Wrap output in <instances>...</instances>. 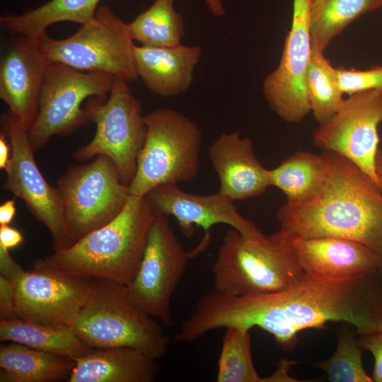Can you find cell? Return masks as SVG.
<instances>
[{
  "label": "cell",
  "instance_id": "obj_1",
  "mask_svg": "<svg viewBox=\"0 0 382 382\" xmlns=\"http://www.w3.org/2000/svg\"><path fill=\"white\" fill-rule=\"evenodd\" d=\"M377 274L340 280L304 272L283 290L252 296L214 290L198 299L181 325L182 333L193 342L216 329L257 327L288 351L296 345L300 331L324 328L328 322L349 323L360 335L372 333L382 325V287Z\"/></svg>",
  "mask_w": 382,
  "mask_h": 382
},
{
  "label": "cell",
  "instance_id": "obj_2",
  "mask_svg": "<svg viewBox=\"0 0 382 382\" xmlns=\"http://www.w3.org/2000/svg\"><path fill=\"white\" fill-rule=\"evenodd\" d=\"M325 153L328 170L322 187L306 202H286L279 208V230L291 238L352 239L382 259V191L348 159Z\"/></svg>",
  "mask_w": 382,
  "mask_h": 382
},
{
  "label": "cell",
  "instance_id": "obj_3",
  "mask_svg": "<svg viewBox=\"0 0 382 382\" xmlns=\"http://www.w3.org/2000/svg\"><path fill=\"white\" fill-rule=\"evenodd\" d=\"M155 216L146 197L129 195L115 219L41 261L79 278L127 286L137 273Z\"/></svg>",
  "mask_w": 382,
  "mask_h": 382
},
{
  "label": "cell",
  "instance_id": "obj_4",
  "mask_svg": "<svg viewBox=\"0 0 382 382\" xmlns=\"http://www.w3.org/2000/svg\"><path fill=\"white\" fill-rule=\"evenodd\" d=\"M214 290L237 296L279 291L304 273L284 234L245 236L231 228L213 265Z\"/></svg>",
  "mask_w": 382,
  "mask_h": 382
},
{
  "label": "cell",
  "instance_id": "obj_5",
  "mask_svg": "<svg viewBox=\"0 0 382 382\" xmlns=\"http://www.w3.org/2000/svg\"><path fill=\"white\" fill-rule=\"evenodd\" d=\"M71 328L91 349L131 347L156 359L166 355L170 344L163 325L130 301L125 286L105 279H91Z\"/></svg>",
  "mask_w": 382,
  "mask_h": 382
},
{
  "label": "cell",
  "instance_id": "obj_6",
  "mask_svg": "<svg viewBox=\"0 0 382 382\" xmlns=\"http://www.w3.org/2000/svg\"><path fill=\"white\" fill-rule=\"evenodd\" d=\"M144 122L146 138L129 185V195L145 197L159 185L195 179L203 141L197 123L169 108L150 111L144 115Z\"/></svg>",
  "mask_w": 382,
  "mask_h": 382
},
{
  "label": "cell",
  "instance_id": "obj_7",
  "mask_svg": "<svg viewBox=\"0 0 382 382\" xmlns=\"http://www.w3.org/2000/svg\"><path fill=\"white\" fill-rule=\"evenodd\" d=\"M42 51L50 62L65 64L86 72H99L127 83L139 76L135 62V44L128 23L106 5L94 18L72 35L61 40L39 36Z\"/></svg>",
  "mask_w": 382,
  "mask_h": 382
},
{
  "label": "cell",
  "instance_id": "obj_8",
  "mask_svg": "<svg viewBox=\"0 0 382 382\" xmlns=\"http://www.w3.org/2000/svg\"><path fill=\"white\" fill-rule=\"evenodd\" d=\"M128 83L116 79L108 97L93 98L86 103L88 121L96 124V131L92 140L74 154V158L81 162L98 155L108 156L127 186L134 178L146 134L141 105Z\"/></svg>",
  "mask_w": 382,
  "mask_h": 382
},
{
  "label": "cell",
  "instance_id": "obj_9",
  "mask_svg": "<svg viewBox=\"0 0 382 382\" xmlns=\"http://www.w3.org/2000/svg\"><path fill=\"white\" fill-rule=\"evenodd\" d=\"M71 245L115 219L129 196V186L106 156L88 163L71 166L57 187Z\"/></svg>",
  "mask_w": 382,
  "mask_h": 382
},
{
  "label": "cell",
  "instance_id": "obj_10",
  "mask_svg": "<svg viewBox=\"0 0 382 382\" xmlns=\"http://www.w3.org/2000/svg\"><path fill=\"white\" fill-rule=\"evenodd\" d=\"M116 79L107 74L50 62L37 113L28 129L33 151L41 149L52 137L69 134L89 122L86 103L93 98L108 97Z\"/></svg>",
  "mask_w": 382,
  "mask_h": 382
},
{
  "label": "cell",
  "instance_id": "obj_11",
  "mask_svg": "<svg viewBox=\"0 0 382 382\" xmlns=\"http://www.w3.org/2000/svg\"><path fill=\"white\" fill-rule=\"evenodd\" d=\"M192 256V251L185 250L167 216L156 214L137 273L125 286L130 301L163 326L171 327V299Z\"/></svg>",
  "mask_w": 382,
  "mask_h": 382
},
{
  "label": "cell",
  "instance_id": "obj_12",
  "mask_svg": "<svg viewBox=\"0 0 382 382\" xmlns=\"http://www.w3.org/2000/svg\"><path fill=\"white\" fill-rule=\"evenodd\" d=\"M11 154L5 171L3 189L21 199L30 212L51 233L54 250L66 248L71 242L66 228L62 197L41 173L28 138V128L9 112L1 117Z\"/></svg>",
  "mask_w": 382,
  "mask_h": 382
},
{
  "label": "cell",
  "instance_id": "obj_13",
  "mask_svg": "<svg viewBox=\"0 0 382 382\" xmlns=\"http://www.w3.org/2000/svg\"><path fill=\"white\" fill-rule=\"evenodd\" d=\"M382 123V91L356 93L337 112L319 123L313 135L316 147L339 154L369 175L381 190L376 171L379 150L378 128Z\"/></svg>",
  "mask_w": 382,
  "mask_h": 382
},
{
  "label": "cell",
  "instance_id": "obj_14",
  "mask_svg": "<svg viewBox=\"0 0 382 382\" xmlns=\"http://www.w3.org/2000/svg\"><path fill=\"white\" fill-rule=\"evenodd\" d=\"M309 21L310 0H293L291 24L280 62L262 83L267 103L289 123L299 122L311 112L306 89L313 52Z\"/></svg>",
  "mask_w": 382,
  "mask_h": 382
},
{
  "label": "cell",
  "instance_id": "obj_15",
  "mask_svg": "<svg viewBox=\"0 0 382 382\" xmlns=\"http://www.w3.org/2000/svg\"><path fill=\"white\" fill-rule=\"evenodd\" d=\"M91 289V279L52 269L39 260L16 282V317L43 325L71 327Z\"/></svg>",
  "mask_w": 382,
  "mask_h": 382
},
{
  "label": "cell",
  "instance_id": "obj_16",
  "mask_svg": "<svg viewBox=\"0 0 382 382\" xmlns=\"http://www.w3.org/2000/svg\"><path fill=\"white\" fill-rule=\"evenodd\" d=\"M145 197L156 214L173 216L186 237L193 236L195 226L203 229L204 237L193 250L196 254L207 247L210 229L216 224H227L248 237L262 232L255 223L240 214L234 202L218 192L194 195L182 190L178 185L167 184L156 187Z\"/></svg>",
  "mask_w": 382,
  "mask_h": 382
},
{
  "label": "cell",
  "instance_id": "obj_17",
  "mask_svg": "<svg viewBox=\"0 0 382 382\" xmlns=\"http://www.w3.org/2000/svg\"><path fill=\"white\" fill-rule=\"evenodd\" d=\"M17 36L1 59L0 98L8 112L29 129L37 113L50 62L42 50L39 37Z\"/></svg>",
  "mask_w": 382,
  "mask_h": 382
},
{
  "label": "cell",
  "instance_id": "obj_18",
  "mask_svg": "<svg viewBox=\"0 0 382 382\" xmlns=\"http://www.w3.org/2000/svg\"><path fill=\"white\" fill-rule=\"evenodd\" d=\"M284 236L304 272L348 280L382 272L380 256L358 241L335 236L303 238Z\"/></svg>",
  "mask_w": 382,
  "mask_h": 382
},
{
  "label": "cell",
  "instance_id": "obj_19",
  "mask_svg": "<svg viewBox=\"0 0 382 382\" xmlns=\"http://www.w3.org/2000/svg\"><path fill=\"white\" fill-rule=\"evenodd\" d=\"M208 156L220 181L217 192L235 202L255 197L270 187L268 169L257 159L252 140L238 131L221 133Z\"/></svg>",
  "mask_w": 382,
  "mask_h": 382
},
{
  "label": "cell",
  "instance_id": "obj_20",
  "mask_svg": "<svg viewBox=\"0 0 382 382\" xmlns=\"http://www.w3.org/2000/svg\"><path fill=\"white\" fill-rule=\"evenodd\" d=\"M134 52L139 78L150 91L163 97L176 96L190 88L202 55L200 47L182 44L171 47L135 45Z\"/></svg>",
  "mask_w": 382,
  "mask_h": 382
},
{
  "label": "cell",
  "instance_id": "obj_21",
  "mask_svg": "<svg viewBox=\"0 0 382 382\" xmlns=\"http://www.w3.org/2000/svg\"><path fill=\"white\" fill-rule=\"evenodd\" d=\"M70 358L75 365L69 382H153L159 372L156 359L131 347L93 349Z\"/></svg>",
  "mask_w": 382,
  "mask_h": 382
},
{
  "label": "cell",
  "instance_id": "obj_22",
  "mask_svg": "<svg viewBox=\"0 0 382 382\" xmlns=\"http://www.w3.org/2000/svg\"><path fill=\"white\" fill-rule=\"evenodd\" d=\"M70 358L12 342L0 347L1 382H50L69 379Z\"/></svg>",
  "mask_w": 382,
  "mask_h": 382
},
{
  "label": "cell",
  "instance_id": "obj_23",
  "mask_svg": "<svg viewBox=\"0 0 382 382\" xmlns=\"http://www.w3.org/2000/svg\"><path fill=\"white\" fill-rule=\"evenodd\" d=\"M328 170L325 151L315 154L299 151L268 170L270 186L279 189L287 202L300 204L313 198L322 187Z\"/></svg>",
  "mask_w": 382,
  "mask_h": 382
},
{
  "label": "cell",
  "instance_id": "obj_24",
  "mask_svg": "<svg viewBox=\"0 0 382 382\" xmlns=\"http://www.w3.org/2000/svg\"><path fill=\"white\" fill-rule=\"evenodd\" d=\"M100 1L50 0L24 13L3 15L0 25L12 35L39 37L57 23L86 24L94 18Z\"/></svg>",
  "mask_w": 382,
  "mask_h": 382
},
{
  "label": "cell",
  "instance_id": "obj_25",
  "mask_svg": "<svg viewBox=\"0 0 382 382\" xmlns=\"http://www.w3.org/2000/svg\"><path fill=\"white\" fill-rule=\"evenodd\" d=\"M0 340L66 357H79L90 352L70 326L47 325L18 317L0 320Z\"/></svg>",
  "mask_w": 382,
  "mask_h": 382
},
{
  "label": "cell",
  "instance_id": "obj_26",
  "mask_svg": "<svg viewBox=\"0 0 382 382\" xmlns=\"http://www.w3.org/2000/svg\"><path fill=\"white\" fill-rule=\"evenodd\" d=\"M382 7V0H310L313 51L324 53L331 42L359 17Z\"/></svg>",
  "mask_w": 382,
  "mask_h": 382
},
{
  "label": "cell",
  "instance_id": "obj_27",
  "mask_svg": "<svg viewBox=\"0 0 382 382\" xmlns=\"http://www.w3.org/2000/svg\"><path fill=\"white\" fill-rule=\"evenodd\" d=\"M128 27L133 40L144 45L175 46L181 44L185 33L183 18L175 11L173 0H154Z\"/></svg>",
  "mask_w": 382,
  "mask_h": 382
},
{
  "label": "cell",
  "instance_id": "obj_28",
  "mask_svg": "<svg viewBox=\"0 0 382 382\" xmlns=\"http://www.w3.org/2000/svg\"><path fill=\"white\" fill-rule=\"evenodd\" d=\"M218 359L217 382H267L257 372L252 359L250 330L229 326Z\"/></svg>",
  "mask_w": 382,
  "mask_h": 382
},
{
  "label": "cell",
  "instance_id": "obj_29",
  "mask_svg": "<svg viewBox=\"0 0 382 382\" xmlns=\"http://www.w3.org/2000/svg\"><path fill=\"white\" fill-rule=\"evenodd\" d=\"M334 69L323 53L313 51L307 71L306 89L311 112L319 123L333 116L345 100Z\"/></svg>",
  "mask_w": 382,
  "mask_h": 382
},
{
  "label": "cell",
  "instance_id": "obj_30",
  "mask_svg": "<svg viewBox=\"0 0 382 382\" xmlns=\"http://www.w3.org/2000/svg\"><path fill=\"white\" fill-rule=\"evenodd\" d=\"M337 347L328 359L316 362L313 366L323 370L330 382H372L362 362V349L358 340L349 329L337 333Z\"/></svg>",
  "mask_w": 382,
  "mask_h": 382
},
{
  "label": "cell",
  "instance_id": "obj_31",
  "mask_svg": "<svg viewBox=\"0 0 382 382\" xmlns=\"http://www.w3.org/2000/svg\"><path fill=\"white\" fill-rule=\"evenodd\" d=\"M337 84L345 94L377 90L382 91V66L366 70L334 69Z\"/></svg>",
  "mask_w": 382,
  "mask_h": 382
},
{
  "label": "cell",
  "instance_id": "obj_32",
  "mask_svg": "<svg viewBox=\"0 0 382 382\" xmlns=\"http://www.w3.org/2000/svg\"><path fill=\"white\" fill-rule=\"evenodd\" d=\"M360 346L369 351L374 359L372 378L375 382H382V325L379 330L361 335L358 339Z\"/></svg>",
  "mask_w": 382,
  "mask_h": 382
},
{
  "label": "cell",
  "instance_id": "obj_33",
  "mask_svg": "<svg viewBox=\"0 0 382 382\" xmlns=\"http://www.w3.org/2000/svg\"><path fill=\"white\" fill-rule=\"evenodd\" d=\"M16 283L0 275V317L8 319L16 317L15 311Z\"/></svg>",
  "mask_w": 382,
  "mask_h": 382
},
{
  "label": "cell",
  "instance_id": "obj_34",
  "mask_svg": "<svg viewBox=\"0 0 382 382\" xmlns=\"http://www.w3.org/2000/svg\"><path fill=\"white\" fill-rule=\"evenodd\" d=\"M0 272L1 275L15 283L25 272L11 257L9 250L2 245H0Z\"/></svg>",
  "mask_w": 382,
  "mask_h": 382
},
{
  "label": "cell",
  "instance_id": "obj_35",
  "mask_svg": "<svg viewBox=\"0 0 382 382\" xmlns=\"http://www.w3.org/2000/svg\"><path fill=\"white\" fill-rule=\"evenodd\" d=\"M23 241L20 231L8 225H0V245L9 250L18 246Z\"/></svg>",
  "mask_w": 382,
  "mask_h": 382
},
{
  "label": "cell",
  "instance_id": "obj_36",
  "mask_svg": "<svg viewBox=\"0 0 382 382\" xmlns=\"http://www.w3.org/2000/svg\"><path fill=\"white\" fill-rule=\"evenodd\" d=\"M295 362L288 359H282L277 363V369L270 376H267V382H299L300 380L290 376L289 371Z\"/></svg>",
  "mask_w": 382,
  "mask_h": 382
},
{
  "label": "cell",
  "instance_id": "obj_37",
  "mask_svg": "<svg viewBox=\"0 0 382 382\" xmlns=\"http://www.w3.org/2000/svg\"><path fill=\"white\" fill-rule=\"evenodd\" d=\"M16 208L14 199L5 201L0 206V225H9L16 215Z\"/></svg>",
  "mask_w": 382,
  "mask_h": 382
},
{
  "label": "cell",
  "instance_id": "obj_38",
  "mask_svg": "<svg viewBox=\"0 0 382 382\" xmlns=\"http://www.w3.org/2000/svg\"><path fill=\"white\" fill-rule=\"evenodd\" d=\"M7 134L3 130L0 133V168L5 170L11 154V146L7 141Z\"/></svg>",
  "mask_w": 382,
  "mask_h": 382
},
{
  "label": "cell",
  "instance_id": "obj_39",
  "mask_svg": "<svg viewBox=\"0 0 382 382\" xmlns=\"http://www.w3.org/2000/svg\"><path fill=\"white\" fill-rule=\"evenodd\" d=\"M204 1L213 16L220 17L226 14L225 8L221 0H204Z\"/></svg>",
  "mask_w": 382,
  "mask_h": 382
},
{
  "label": "cell",
  "instance_id": "obj_40",
  "mask_svg": "<svg viewBox=\"0 0 382 382\" xmlns=\"http://www.w3.org/2000/svg\"><path fill=\"white\" fill-rule=\"evenodd\" d=\"M376 171L382 190V151L380 149L376 158Z\"/></svg>",
  "mask_w": 382,
  "mask_h": 382
}]
</instances>
